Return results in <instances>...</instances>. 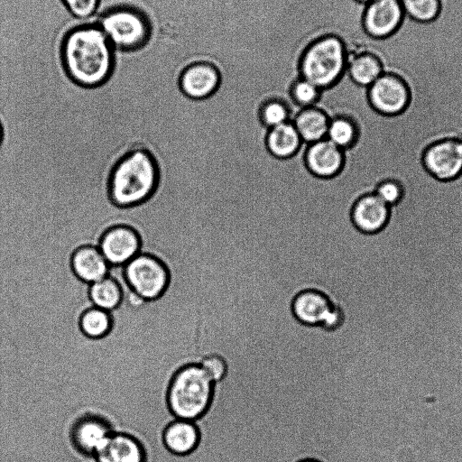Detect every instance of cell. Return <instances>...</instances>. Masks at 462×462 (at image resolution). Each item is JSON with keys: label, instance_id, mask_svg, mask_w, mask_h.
<instances>
[{"label": "cell", "instance_id": "obj_1", "mask_svg": "<svg viewBox=\"0 0 462 462\" xmlns=\"http://www.w3.org/2000/svg\"><path fill=\"white\" fill-rule=\"evenodd\" d=\"M60 53L67 75L80 86H99L113 71L114 49L95 23L86 22L68 31Z\"/></svg>", "mask_w": 462, "mask_h": 462}, {"label": "cell", "instance_id": "obj_2", "mask_svg": "<svg viewBox=\"0 0 462 462\" xmlns=\"http://www.w3.org/2000/svg\"><path fill=\"white\" fill-rule=\"evenodd\" d=\"M158 181L156 164L144 150L129 152L114 168L110 199L118 207L138 205L151 197Z\"/></svg>", "mask_w": 462, "mask_h": 462}, {"label": "cell", "instance_id": "obj_3", "mask_svg": "<svg viewBox=\"0 0 462 462\" xmlns=\"http://www.w3.org/2000/svg\"><path fill=\"white\" fill-rule=\"evenodd\" d=\"M213 381L200 365H188L172 377L167 402L175 419L194 421L207 411L212 397Z\"/></svg>", "mask_w": 462, "mask_h": 462}, {"label": "cell", "instance_id": "obj_4", "mask_svg": "<svg viewBox=\"0 0 462 462\" xmlns=\"http://www.w3.org/2000/svg\"><path fill=\"white\" fill-rule=\"evenodd\" d=\"M347 51L337 35L321 36L304 50L300 60V76L319 89L337 83L346 71Z\"/></svg>", "mask_w": 462, "mask_h": 462}, {"label": "cell", "instance_id": "obj_5", "mask_svg": "<svg viewBox=\"0 0 462 462\" xmlns=\"http://www.w3.org/2000/svg\"><path fill=\"white\" fill-rule=\"evenodd\" d=\"M91 23L104 32L113 48L122 51L144 46L152 32L146 14L129 5H116L97 12Z\"/></svg>", "mask_w": 462, "mask_h": 462}, {"label": "cell", "instance_id": "obj_6", "mask_svg": "<svg viewBox=\"0 0 462 462\" xmlns=\"http://www.w3.org/2000/svg\"><path fill=\"white\" fill-rule=\"evenodd\" d=\"M123 273L129 288L145 301L158 299L169 282L166 267L150 254L135 255L124 265Z\"/></svg>", "mask_w": 462, "mask_h": 462}, {"label": "cell", "instance_id": "obj_7", "mask_svg": "<svg viewBox=\"0 0 462 462\" xmlns=\"http://www.w3.org/2000/svg\"><path fill=\"white\" fill-rule=\"evenodd\" d=\"M113 432L109 421L95 413L78 416L68 428V437L72 447L88 457H95Z\"/></svg>", "mask_w": 462, "mask_h": 462}, {"label": "cell", "instance_id": "obj_8", "mask_svg": "<svg viewBox=\"0 0 462 462\" xmlns=\"http://www.w3.org/2000/svg\"><path fill=\"white\" fill-rule=\"evenodd\" d=\"M426 171L439 180H451L462 172V142L446 139L430 145L423 154Z\"/></svg>", "mask_w": 462, "mask_h": 462}, {"label": "cell", "instance_id": "obj_9", "mask_svg": "<svg viewBox=\"0 0 462 462\" xmlns=\"http://www.w3.org/2000/svg\"><path fill=\"white\" fill-rule=\"evenodd\" d=\"M367 96L373 108L385 116L400 114L410 99L406 84L391 73H383L368 87Z\"/></svg>", "mask_w": 462, "mask_h": 462}, {"label": "cell", "instance_id": "obj_10", "mask_svg": "<svg viewBox=\"0 0 462 462\" xmlns=\"http://www.w3.org/2000/svg\"><path fill=\"white\" fill-rule=\"evenodd\" d=\"M295 318L307 325H319L325 329H334L340 324L339 313L335 311L329 300L316 291L298 294L292 303Z\"/></svg>", "mask_w": 462, "mask_h": 462}, {"label": "cell", "instance_id": "obj_11", "mask_svg": "<svg viewBox=\"0 0 462 462\" xmlns=\"http://www.w3.org/2000/svg\"><path fill=\"white\" fill-rule=\"evenodd\" d=\"M403 16L399 0H373L365 6L363 27L369 36L383 39L398 29Z\"/></svg>", "mask_w": 462, "mask_h": 462}, {"label": "cell", "instance_id": "obj_12", "mask_svg": "<svg viewBox=\"0 0 462 462\" xmlns=\"http://www.w3.org/2000/svg\"><path fill=\"white\" fill-rule=\"evenodd\" d=\"M98 248L110 265H125L139 254L140 239L134 229L117 226L103 235Z\"/></svg>", "mask_w": 462, "mask_h": 462}, {"label": "cell", "instance_id": "obj_13", "mask_svg": "<svg viewBox=\"0 0 462 462\" xmlns=\"http://www.w3.org/2000/svg\"><path fill=\"white\" fill-rule=\"evenodd\" d=\"M219 83L218 69L207 61H196L188 65L179 79L181 91L195 99L209 97L216 91Z\"/></svg>", "mask_w": 462, "mask_h": 462}, {"label": "cell", "instance_id": "obj_14", "mask_svg": "<svg viewBox=\"0 0 462 462\" xmlns=\"http://www.w3.org/2000/svg\"><path fill=\"white\" fill-rule=\"evenodd\" d=\"M94 457L97 462H145V451L134 436L114 431Z\"/></svg>", "mask_w": 462, "mask_h": 462}, {"label": "cell", "instance_id": "obj_15", "mask_svg": "<svg viewBox=\"0 0 462 462\" xmlns=\"http://www.w3.org/2000/svg\"><path fill=\"white\" fill-rule=\"evenodd\" d=\"M390 207L374 193L360 198L353 207L352 220L362 232L373 234L380 231L387 224Z\"/></svg>", "mask_w": 462, "mask_h": 462}, {"label": "cell", "instance_id": "obj_16", "mask_svg": "<svg viewBox=\"0 0 462 462\" xmlns=\"http://www.w3.org/2000/svg\"><path fill=\"white\" fill-rule=\"evenodd\" d=\"M309 170L319 177H332L341 169L342 151L327 138L312 143L306 152Z\"/></svg>", "mask_w": 462, "mask_h": 462}, {"label": "cell", "instance_id": "obj_17", "mask_svg": "<svg viewBox=\"0 0 462 462\" xmlns=\"http://www.w3.org/2000/svg\"><path fill=\"white\" fill-rule=\"evenodd\" d=\"M71 267L80 281L91 284L108 275L110 264L98 247L86 245L73 254Z\"/></svg>", "mask_w": 462, "mask_h": 462}, {"label": "cell", "instance_id": "obj_18", "mask_svg": "<svg viewBox=\"0 0 462 462\" xmlns=\"http://www.w3.org/2000/svg\"><path fill=\"white\" fill-rule=\"evenodd\" d=\"M199 439V430L192 421L176 419L164 429L162 441L173 454L185 455L191 452Z\"/></svg>", "mask_w": 462, "mask_h": 462}, {"label": "cell", "instance_id": "obj_19", "mask_svg": "<svg viewBox=\"0 0 462 462\" xmlns=\"http://www.w3.org/2000/svg\"><path fill=\"white\" fill-rule=\"evenodd\" d=\"M291 123L300 139L308 143L327 138L329 119L324 112L315 106L302 108Z\"/></svg>", "mask_w": 462, "mask_h": 462}, {"label": "cell", "instance_id": "obj_20", "mask_svg": "<svg viewBox=\"0 0 462 462\" xmlns=\"http://www.w3.org/2000/svg\"><path fill=\"white\" fill-rule=\"evenodd\" d=\"M346 73L356 85L368 88L383 71L377 57L370 52H360L347 56Z\"/></svg>", "mask_w": 462, "mask_h": 462}, {"label": "cell", "instance_id": "obj_21", "mask_svg": "<svg viewBox=\"0 0 462 462\" xmlns=\"http://www.w3.org/2000/svg\"><path fill=\"white\" fill-rule=\"evenodd\" d=\"M266 142L271 153L276 157L286 158L297 152L301 139L294 125L286 122L270 128Z\"/></svg>", "mask_w": 462, "mask_h": 462}, {"label": "cell", "instance_id": "obj_22", "mask_svg": "<svg viewBox=\"0 0 462 462\" xmlns=\"http://www.w3.org/2000/svg\"><path fill=\"white\" fill-rule=\"evenodd\" d=\"M88 297L93 306L113 311L123 300V289L113 276L106 277L89 284Z\"/></svg>", "mask_w": 462, "mask_h": 462}, {"label": "cell", "instance_id": "obj_23", "mask_svg": "<svg viewBox=\"0 0 462 462\" xmlns=\"http://www.w3.org/2000/svg\"><path fill=\"white\" fill-rule=\"evenodd\" d=\"M113 322L111 311L90 305L80 313L79 327L85 337L98 339L111 331Z\"/></svg>", "mask_w": 462, "mask_h": 462}, {"label": "cell", "instance_id": "obj_24", "mask_svg": "<svg viewBox=\"0 0 462 462\" xmlns=\"http://www.w3.org/2000/svg\"><path fill=\"white\" fill-rule=\"evenodd\" d=\"M356 137V127L346 117H335L329 120L327 139L343 149L351 145Z\"/></svg>", "mask_w": 462, "mask_h": 462}, {"label": "cell", "instance_id": "obj_25", "mask_svg": "<svg viewBox=\"0 0 462 462\" xmlns=\"http://www.w3.org/2000/svg\"><path fill=\"white\" fill-rule=\"evenodd\" d=\"M404 14L413 20L427 23L434 20L439 14V0H399Z\"/></svg>", "mask_w": 462, "mask_h": 462}, {"label": "cell", "instance_id": "obj_26", "mask_svg": "<svg viewBox=\"0 0 462 462\" xmlns=\"http://www.w3.org/2000/svg\"><path fill=\"white\" fill-rule=\"evenodd\" d=\"M320 90L312 82L300 77L292 84L291 96L296 105L304 108L314 106L319 97Z\"/></svg>", "mask_w": 462, "mask_h": 462}, {"label": "cell", "instance_id": "obj_27", "mask_svg": "<svg viewBox=\"0 0 462 462\" xmlns=\"http://www.w3.org/2000/svg\"><path fill=\"white\" fill-rule=\"evenodd\" d=\"M261 118L269 128L290 122L288 106L281 100L267 101L261 108Z\"/></svg>", "mask_w": 462, "mask_h": 462}, {"label": "cell", "instance_id": "obj_28", "mask_svg": "<svg viewBox=\"0 0 462 462\" xmlns=\"http://www.w3.org/2000/svg\"><path fill=\"white\" fill-rule=\"evenodd\" d=\"M374 193L383 203L392 208L401 201L403 196V189L398 181L385 180L377 185Z\"/></svg>", "mask_w": 462, "mask_h": 462}, {"label": "cell", "instance_id": "obj_29", "mask_svg": "<svg viewBox=\"0 0 462 462\" xmlns=\"http://www.w3.org/2000/svg\"><path fill=\"white\" fill-rule=\"evenodd\" d=\"M67 9L76 18L91 23L96 14L99 0H62Z\"/></svg>", "mask_w": 462, "mask_h": 462}, {"label": "cell", "instance_id": "obj_30", "mask_svg": "<svg viewBox=\"0 0 462 462\" xmlns=\"http://www.w3.org/2000/svg\"><path fill=\"white\" fill-rule=\"evenodd\" d=\"M199 365L206 371L213 383L220 381L226 374V364L223 359L217 356H207Z\"/></svg>", "mask_w": 462, "mask_h": 462}, {"label": "cell", "instance_id": "obj_31", "mask_svg": "<svg viewBox=\"0 0 462 462\" xmlns=\"http://www.w3.org/2000/svg\"><path fill=\"white\" fill-rule=\"evenodd\" d=\"M78 280H79V279H77V281H78ZM77 281H74L73 282H77ZM73 282H72V283H73ZM69 283H71V282H69ZM69 283H68V284H69ZM59 285H67V283H66V284H54V286H59ZM16 286H35V285H16ZM37 286H44V287H48V286H51V285H37Z\"/></svg>", "mask_w": 462, "mask_h": 462}, {"label": "cell", "instance_id": "obj_32", "mask_svg": "<svg viewBox=\"0 0 462 462\" xmlns=\"http://www.w3.org/2000/svg\"><path fill=\"white\" fill-rule=\"evenodd\" d=\"M356 1L360 4H363V5H367L368 3L372 2L373 0H356Z\"/></svg>", "mask_w": 462, "mask_h": 462}, {"label": "cell", "instance_id": "obj_33", "mask_svg": "<svg viewBox=\"0 0 462 462\" xmlns=\"http://www.w3.org/2000/svg\"><path fill=\"white\" fill-rule=\"evenodd\" d=\"M2 137H3V131H2L1 125H0V143H1V141H2Z\"/></svg>", "mask_w": 462, "mask_h": 462}, {"label": "cell", "instance_id": "obj_34", "mask_svg": "<svg viewBox=\"0 0 462 462\" xmlns=\"http://www.w3.org/2000/svg\"><path fill=\"white\" fill-rule=\"evenodd\" d=\"M301 462H317V461H314V460H304V461H301Z\"/></svg>", "mask_w": 462, "mask_h": 462}, {"label": "cell", "instance_id": "obj_35", "mask_svg": "<svg viewBox=\"0 0 462 462\" xmlns=\"http://www.w3.org/2000/svg\"><path fill=\"white\" fill-rule=\"evenodd\" d=\"M461 142H462V140H461Z\"/></svg>", "mask_w": 462, "mask_h": 462}, {"label": "cell", "instance_id": "obj_36", "mask_svg": "<svg viewBox=\"0 0 462 462\" xmlns=\"http://www.w3.org/2000/svg\"><path fill=\"white\" fill-rule=\"evenodd\" d=\"M462 186V185H461Z\"/></svg>", "mask_w": 462, "mask_h": 462}]
</instances>
